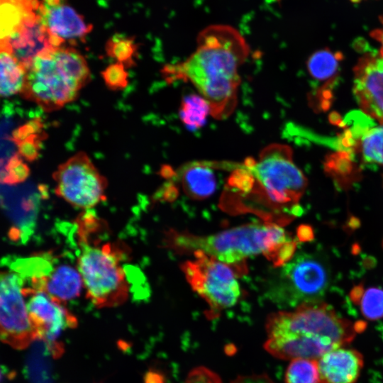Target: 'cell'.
Listing matches in <instances>:
<instances>
[{"label":"cell","instance_id":"obj_9","mask_svg":"<svg viewBox=\"0 0 383 383\" xmlns=\"http://www.w3.org/2000/svg\"><path fill=\"white\" fill-rule=\"evenodd\" d=\"M52 177L55 193L76 208L89 210L106 199L107 179L84 151L60 164Z\"/></svg>","mask_w":383,"mask_h":383},{"label":"cell","instance_id":"obj_28","mask_svg":"<svg viewBox=\"0 0 383 383\" xmlns=\"http://www.w3.org/2000/svg\"><path fill=\"white\" fill-rule=\"evenodd\" d=\"M231 383H276L266 374L239 376Z\"/></svg>","mask_w":383,"mask_h":383},{"label":"cell","instance_id":"obj_12","mask_svg":"<svg viewBox=\"0 0 383 383\" xmlns=\"http://www.w3.org/2000/svg\"><path fill=\"white\" fill-rule=\"evenodd\" d=\"M348 127L340 138V148L352 158L358 155L364 165L383 167V124L376 126L363 112L348 117Z\"/></svg>","mask_w":383,"mask_h":383},{"label":"cell","instance_id":"obj_22","mask_svg":"<svg viewBox=\"0 0 383 383\" xmlns=\"http://www.w3.org/2000/svg\"><path fill=\"white\" fill-rule=\"evenodd\" d=\"M105 49L108 56L126 66L133 62L137 45L133 38L117 34L108 40Z\"/></svg>","mask_w":383,"mask_h":383},{"label":"cell","instance_id":"obj_5","mask_svg":"<svg viewBox=\"0 0 383 383\" xmlns=\"http://www.w3.org/2000/svg\"><path fill=\"white\" fill-rule=\"evenodd\" d=\"M25 67L20 94L46 112L57 111L74 101L91 79L85 57L70 47L47 48Z\"/></svg>","mask_w":383,"mask_h":383},{"label":"cell","instance_id":"obj_29","mask_svg":"<svg viewBox=\"0 0 383 383\" xmlns=\"http://www.w3.org/2000/svg\"><path fill=\"white\" fill-rule=\"evenodd\" d=\"M380 22L382 27L372 32L371 35L380 44L379 53L383 56V15L380 16Z\"/></svg>","mask_w":383,"mask_h":383},{"label":"cell","instance_id":"obj_7","mask_svg":"<svg viewBox=\"0 0 383 383\" xmlns=\"http://www.w3.org/2000/svg\"><path fill=\"white\" fill-rule=\"evenodd\" d=\"M331 280V270L323 258L315 253L301 252L281 266L269 294L278 305L296 308L323 301Z\"/></svg>","mask_w":383,"mask_h":383},{"label":"cell","instance_id":"obj_19","mask_svg":"<svg viewBox=\"0 0 383 383\" xmlns=\"http://www.w3.org/2000/svg\"><path fill=\"white\" fill-rule=\"evenodd\" d=\"M0 94L9 97L20 94L25 82L26 67L11 52L1 49Z\"/></svg>","mask_w":383,"mask_h":383},{"label":"cell","instance_id":"obj_2","mask_svg":"<svg viewBox=\"0 0 383 383\" xmlns=\"http://www.w3.org/2000/svg\"><path fill=\"white\" fill-rule=\"evenodd\" d=\"M307 179L293 160L291 148L273 143L257 159H245L229 179L228 198L240 209L259 213L265 222L283 225L300 212Z\"/></svg>","mask_w":383,"mask_h":383},{"label":"cell","instance_id":"obj_26","mask_svg":"<svg viewBox=\"0 0 383 383\" xmlns=\"http://www.w3.org/2000/svg\"><path fill=\"white\" fill-rule=\"evenodd\" d=\"M42 131L30 134L15 142L18 154L28 162L35 160L40 155V145L44 138Z\"/></svg>","mask_w":383,"mask_h":383},{"label":"cell","instance_id":"obj_17","mask_svg":"<svg viewBox=\"0 0 383 383\" xmlns=\"http://www.w3.org/2000/svg\"><path fill=\"white\" fill-rule=\"evenodd\" d=\"M221 165L218 162H194L182 166L177 174L184 192L194 199L211 196L216 187L213 169Z\"/></svg>","mask_w":383,"mask_h":383},{"label":"cell","instance_id":"obj_27","mask_svg":"<svg viewBox=\"0 0 383 383\" xmlns=\"http://www.w3.org/2000/svg\"><path fill=\"white\" fill-rule=\"evenodd\" d=\"M184 383H222L220 377L210 369L199 366L191 370Z\"/></svg>","mask_w":383,"mask_h":383},{"label":"cell","instance_id":"obj_23","mask_svg":"<svg viewBox=\"0 0 383 383\" xmlns=\"http://www.w3.org/2000/svg\"><path fill=\"white\" fill-rule=\"evenodd\" d=\"M362 315L370 321L383 318V289L370 287L363 290L357 301Z\"/></svg>","mask_w":383,"mask_h":383},{"label":"cell","instance_id":"obj_11","mask_svg":"<svg viewBox=\"0 0 383 383\" xmlns=\"http://www.w3.org/2000/svg\"><path fill=\"white\" fill-rule=\"evenodd\" d=\"M23 290L35 338L51 343L62 331L77 326V318L65 306L64 303L24 282Z\"/></svg>","mask_w":383,"mask_h":383},{"label":"cell","instance_id":"obj_1","mask_svg":"<svg viewBox=\"0 0 383 383\" xmlns=\"http://www.w3.org/2000/svg\"><path fill=\"white\" fill-rule=\"evenodd\" d=\"M249 53V45L236 29L211 25L199 33L191 55L162 71L168 82H190L209 104L211 116L223 120L237 106L239 70Z\"/></svg>","mask_w":383,"mask_h":383},{"label":"cell","instance_id":"obj_3","mask_svg":"<svg viewBox=\"0 0 383 383\" xmlns=\"http://www.w3.org/2000/svg\"><path fill=\"white\" fill-rule=\"evenodd\" d=\"M365 327V322L343 318L323 301L304 304L267 316L264 348L280 360H318L349 345Z\"/></svg>","mask_w":383,"mask_h":383},{"label":"cell","instance_id":"obj_14","mask_svg":"<svg viewBox=\"0 0 383 383\" xmlns=\"http://www.w3.org/2000/svg\"><path fill=\"white\" fill-rule=\"evenodd\" d=\"M53 258L50 256L36 274L23 282L65 304L79 296L83 281L77 265L62 262L53 265Z\"/></svg>","mask_w":383,"mask_h":383},{"label":"cell","instance_id":"obj_15","mask_svg":"<svg viewBox=\"0 0 383 383\" xmlns=\"http://www.w3.org/2000/svg\"><path fill=\"white\" fill-rule=\"evenodd\" d=\"M38 8L54 47L61 46L65 41L82 40L92 29L75 9L58 0H45Z\"/></svg>","mask_w":383,"mask_h":383},{"label":"cell","instance_id":"obj_25","mask_svg":"<svg viewBox=\"0 0 383 383\" xmlns=\"http://www.w3.org/2000/svg\"><path fill=\"white\" fill-rule=\"evenodd\" d=\"M126 66L119 62L108 65L102 72V79L108 89L121 91L128 84V73Z\"/></svg>","mask_w":383,"mask_h":383},{"label":"cell","instance_id":"obj_4","mask_svg":"<svg viewBox=\"0 0 383 383\" xmlns=\"http://www.w3.org/2000/svg\"><path fill=\"white\" fill-rule=\"evenodd\" d=\"M276 223L242 225L209 235L170 230L165 246L177 252H201L223 262L244 266L245 259L262 255L281 267L294 255L296 243Z\"/></svg>","mask_w":383,"mask_h":383},{"label":"cell","instance_id":"obj_24","mask_svg":"<svg viewBox=\"0 0 383 383\" xmlns=\"http://www.w3.org/2000/svg\"><path fill=\"white\" fill-rule=\"evenodd\" d=\"M30 174V170L21 157L16 153L6 163L1 170V181L6 184H17L24 182Z\"/></svg>","mask_w":383,"mask_h":383},{"label":"cell","instance_id":"obj_8","mask_svg":"<svg viewBox=\"0 0 383 383\" xmlns=\"http://www.w3.org/2000/svg\"><path fill=\"white\" fill-rule=\"evenodd\" d=\"M193 254L194 260L183 263L182 271L193 290L208 304L207 316L215 318L238 302L241 295L238 273L246 269L223 262L201 252Z\"/></svg>","mask_w":383,"mask_h":383},{"label":"cell","instance_id":"obj_21","mask_svg":"<svg viewBox=\"0 0 383 383\" xmlns=\"http://www.w3.org/2000/svg\"><path fill=\"white\" fill-rule=\"evenodd\" d=\"M285 383H320L318 360L297 358L290 360L284 374Z\"/></svg>","mask_w":383,"mask_h":383},{"label":"cell","instance_id":"obj_18","mask_svg":"<svg viewBox=\"0 0 383 383\" xmlns=\"http://www.w3.org/2000/svg\"><path fill=\"white\" fill-rule=\"evenodd\" d=\"M341 60L340 52L324 48L313 52L307 61V70L312 79L317 83H324V94L329 103Z\"/></svg>","mask_w":383,"mask_h":383},{"label":"cell","instance_id":"obj_10","mask_svg":"<svg viewBox=\"0 0 383 383\" xmlns=\"http://www.w3.org/2000/svg\"><path fill=\"white\" fill-rule=\"evenodd\" d=\"M23 280L13 270L2 271L0 281L1 338L16 349H25L35 336L23 290Z\"/></svg>","mask_w":383,"mask_h":383},{"label":"cell","instance_id":"obj_13","mask_svg":"<svg viewBox=\"0 0 383 383\" xmlns=\"http://www.w3.org/2000/svg\"><path fill=\"white\" fill-rule=\"evenodd\" d=\"M353 93L362 112L383 124V56L366 53L354 68Z\"/></svg>","mask_w":383,"mask_h":383},{"label":"cell","instance_id":"obj_20","mask_svg":"<svg viewBox=\"0 0 383 383\" xmlns=\"http://www.w3.org/2000/svg\"><path fill=\"white\" fill-rule=\"evenodd\" d=\"M211 115L208 101L199 94L184 96L179 107V117L184 125L189 130L201 128Z\"/></svg>","mask_w":383,"mask_h":383},{"label":"cell","instance_id":"obj_16","mask_svg":"<svg viewBox=\"0 0 383 383\" xmlns=\"http://www.w3.org/2000/svg\"><path fill=\"white\" fill-rule=\"evenodd\" d=\"M320 383H356L364 366L362 354L347 346L328 351L318 359Z\"/></svg>","mask_w":383,"mask_h":383},{"label":"cell","instance_id":"obj_6","mask_svg":"<svg viewBox=\"0 0 383 383\" xmlns=\"http://www.w3.org/2000/svg\"><path fill=\"white\" fill-rule=\"evenodd\" d=\"M102 222L78 226L79 253L77 267L87 298L97 308L115 307L129 296V285L122 266L126 251L121 242L101 244Z\"/></svg>","mask_w":383,"mask_h":383}]
</instances>
